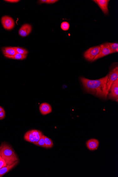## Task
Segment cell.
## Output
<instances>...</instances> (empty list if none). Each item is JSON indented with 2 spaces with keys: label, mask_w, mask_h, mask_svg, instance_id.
I'll return each mask as SVG.
<instances>
[{
  "label": "cell",
  "mask_w": 118,
  "mask_h": 177,
  "mask_svg": "<svg viewBox=\"0 0 118 177\" xmlns=\"http://www.w3.org/2000/svg\"><path fill=\"white\" fill-rule=\"evenodd\" d=\"M108 75L99 79L92 80L81 77L80 80L84 89L90 93L99 97L106 99L109 93L106 89Z\"/></svg>",
  "instance_id": "6da1fadb"
},
{
  "label": "cell",
  "mask_w": 118,
  "mask_h": 177,
  "mask_svg": "<svg viewBox=\"0 0 118 177\" xmlns=\"http://www.w3.org/2000/svg\"><path fill=\"white\" fill-rule=\"evenodd\" d=\"M0 157L4 160L7 165H12L17 161V156L9 145L3 142L0 146Z\"/></svg>",
  "instance_id": "7a4b0ae2"
},
{
  "label": "cell",
  "mask_w": 118,
  "mask_h": 177,
  "mask_svg": "<svg viewBox=\"0 0 118 177\" xmlns=\"http://www.w3.org/2000/svg\"><path fill=\"white\" fill-rule=\"evenodd\" d=\"M100 49V46L90 48L84 53V57L87 61H93L94 58L99 53Z\"/></svg>",
  "instance_id": "3957f363"
},
{
  "label": "cell",
  "mask_w": 118,
  "mask_h": 177,
  "mask_svg": "<svg viewBox=\"0 0 118 177\" xmlns=\"http://www.w3.org/2000/svg\"><path fill=\"white\" fill-rule=\"evenodd\" d=\"M100 52L93 60V61H96L101 58L106 56L114 53L112 50L108 43H105L101 45Z\"/></svg>",
  "instance_id": "277c9868"
},
{
  "label": "cell",
  "mask_w": 118,
  "mask_h": 177,
  "mask_svg": "<svg viewBox=\"0 0 118 177\" xmlns=\"http://www.w3.org/2000/svg\"><path fill=\"white\" fill-rule=\"evenodd\" d=\"M118 67H115L112 69L108 74L107 81L106 83V89L109 93L110 87L114 81L118 78Z\"/></svg>",
  "instance_id": "5b68a950"
},
{
  "label": "cell",
  "mask_w": 118,
  "mask_h": 177,
  "mask_svg": "<svg viewBox=\"0 0 118 177\" xmlns=\"http://www.w3.org/2000/svg\"><path fill=\"white\" fill-rule=\"evenodd\" d=\"M109 94V99L115 100L118 102V78L112 83Z\"/></svg>",
  "instance_id": "8992f818"
},
{
  "label": "cell",
  "mask_w": 118,
  "mask_h": 177,
  "mask_svg": "<svg viewBox=\"0 0 118 177\" xmlns=\"http://www.w3.org/2000/svg\"><path fill=\"white\" fill-rule=\"evenodd\" d=\"M2 24L4 29L7 30H12L15 26V22L10 17L5 16L1 19Z\"/></svg>",
  "instance_id": "52a82bcc"
},
{
  "label": "cell",
  "mask_w": 118,
  "mask_h": 177,
  "mask_svg": "<svg viewBox=\"0 0 118 177\" xmlns=\"http://www.w3.org/2000/svg\"><path fill=\"white\" fill-rule=\"evenodd\" d=\"M95 3L100 8L102 12L105 15H108L109 14L108 4L109 0H94Z\"/></svg>",
  "instance_id": "ba28073f"
},
{
  "label": "cell",
  "mask_w": 118,
  "mask_h": 177,
  "mask_svg": "<svg viewBox=\"0 0 118 177\" xmlns=\"http://www.w3.org/2000/svg\"><path fill=\"white\" fill-rule=\"evenodd\" d=\"M32 27L29 24H24L22 26L19 30V34L22 37H25L29 35L31 32Z\"/></svg>",
  "instance_id": "9c48e42d"
},
{
  "label": "cell",
  "mask_w": 118,
  "mask_h": 177,
  "mask_svg": "<svg viewBox=\"0 0 118 177\" xmlns=\"http://www.w3.org/2000/svg\"><path fill=\"white\" fill-rule=\"evenodd\" d=\"M39 110L40 113L43 115L48 114L52 111L51 106L49 104L46 103L41 104L39 106Z\"/></svg>",
  "instance_id": "30bf717a"
},
{
  "label": "cell",
  "mask_w": 118,
  "mask_h": 177,
  "mask_svg": "<svg viewBox=\"0 0 118 177\" xmlns=\"http://www.w3.org/2000/svg\"><path fill=\"white\" fill-rule=\"evenodd\" d=\"M86 146L88 149L91 151H94L97 149L99 145V142L97 139H91L86 142Z\"/></svg>",
  "instance_id": "8fae6325"
},
{
  "label": "cell",
  "mask_w": 118,
  "mask_h": 177,
  "mask_svg": "<svg viewBox=\"0 0 118 177\" xmlns=\"http://www.w3.org/2000/svg\"><path fill=\"white\" fill-rule=\"evenodd\" d=\"M19 161L16 162L14 164L12 165H7L6 166L3 167L0 169V177L3 176L5 174L12 169L15 166L18 164Z\"/></svg>",
  "instance_id": "7c38bea8"
},
{
  "label": "cell",
  "mask_w": 118,
  "mask_h": 177,
  "mask_svg": "<svg viewBox=\"0 0 118 177\" xmlns=\"http://www.w3.org/2000/svg\"><path fill=\"white\" fill-rule=\"evenodd\" d=\"M2 51L4 55L12 56L17 53L14 47H5L2 48Z\"/></svg>",
  "instance_id": "4fadbf2b"
},
{
  "label": "cell",
  "mask_w": 118,
  "mask_h": 177,
  "mask_svg": "<svg viewBox=\"0 0 118 177\" xmlns=\"http://www.w3.org/2000/svg\"><path fill=\"white\" fill-rule=\"evenodd\" d=\"M24 138L25 140L28 142L33 143L35 142V137L32 133L31 130L27 131L25 134Z\"/></svg>",
  "instance_id": "5bb4252c"
},
{
  "label": "cell",
  "mask_w": 118,
  "mask_h": 177,
  "mask_svg": "<svg viewBox=\"0 0 118 177\" xmlns=\"http://www.w3.org/2000/svg\"><path fill=\"white\" fill-rule=\"evenodd\" d=\"M5 57L8 58L13 59V60H24L27 57V54H20L16 53L13 56H9L4 55Z\"/></svg>",
  "instance_id": "9a60e30c"
},
{
  "label": "cell",
  "mask_w": 118,
  "mask_h": 177,
  "mask_svg": "<svg viewBox=\"0 0 118 177\" xmlns=\"http://www.w3.org/2000/svg\"><path fill=\"white\" fill-rule=\"evenodd\" d=\"M31 131L35 137V142L33 144H35L41 138L42 136H43V133L41 131L37 130H32Z\"/></svg>",
  "instance_id": "2e32d148"
},
{
  "label": "cell",
  "mask_w": 118,
  "mask_h": 177,
  "mask_svg": "<svg viewBox=\"0 0 118 177\" xmlns=\"http://www.w3.org/2000/svg\"><path fill=\"white\" fill-rule=\"evenodd\" d=\"M45 148H52L53 145V142L51 139L46 136L44 137Z\"/></svg>",
  "instance_id": "e0dca14e"
},
{
  "label": "cell",
  "mask_w": 118,
  "mask_h": 177,
  "mask_svg": "<svg viewBox=\"0 0 118 177\" xmlns=\"http://www.w3.org/2000/svg\"><path fill=\"white\" fill-rule=\"evenodd\" d=\"M16 50L17 53H19L20 54H27L28 53V51L23 48L18 47H14Z\"/></svg>",
  "instance_id": "ac0fdd59"
},
{
  "label": "cell",
  "mask_w": 118,
  "mask_h": 177,
  "mask_svg": "<svg viewBox=\"0 0 118 177\" xmlns=\"http://www.w3.org/2000/svg\"><path fill=\"white\" fill-rule=\"evenodd\" d=\"M61 29L64 31L68 30L70 27V24L68 22L64 21L61 23Z\"/></svg>",
  "instance_id": "d6986e66"
},
{
  "label": "cell",
  "mask_w": 118,
  "mask_h": 177,
  "mask_svg": "<svg viewBox=\"0 0 118 177\" xmlns=\"http://www.w3.org/2000/svg\"><path fill=\"white\" fill-rule=\"evenodd\" d=\"M108 44L114 53L118 52V44L117 43H108Z\"/></svg>",
  "instance_id": "ffe728a7"
},
{
  "label": "cell",
  "mask_w": 118,
  "mask_h": 177,
  "mask_svg": "<svg viewBox=\"0 0 118 177\" xmlns=\"http://www.w3.org/2000/svg\"><path fill=\"white\" fill-rule=\"evenodd\" d=\"M44 137L45 136L43 135L41 138L37 142L35 143V145L45 148V142H44Z\"/></svg>",
  "instance_id": "44dd1931"
},
{
  "label": "cell",
  "mask_w": 118,
  "mask_h": 177,
  "mask_svg": "<svg viewBox=\"0 0 118 177\" xmlns=\"http://www.w3.org/2000/svg\"><path fill=\"white\" fill-rule=\"evenodd\" d=\"M7 164L5 163L4 160L1 157H0V169L3 167H5L7 166Z\"/></svg>",
  "instance_id": "7402d4cb"
},
{
  "label": "cell",
  "mask_w": 118,
  "mask_h": 177,
  "mask_svg": "<svg viewBox=\"0 0 118 177\" xmlns=\"http://www.w3.org/2000/svg\"><path fill=\"white\" fill-rule=\"evenodd\" d=\"M5 116V111L0 112V120L3 119Z\"/></svg>",
  "instance_id": "603a6c76"
},
{
  "label": "cell",
  "mask_w": 118,
  "mask_h": 177,
  "mask_svg": "<svg viewBox=\"0 0 118 177\" xmlns=\"http://www.w3.org/2000/svg\"><path fill=\"white\" fill-rule=\"evenodd\" d=\"M57 1H57V0H46V3L47 4H52L55 3Z\"/></svg>",
  "instance_id": "cb8c5ba5"
},
{
  "label": "cell",
  "mask_w": 118,
  "mask_h": 177,
  "mask_svg": "<svg viewBox=\"0 0 118 177\" xmlns=\"http://www.w3.org/2000/svg\"><path fill=\"white\" fill-rule=\"evenodd\" d=\"M5 1L14 3H17L19 1V0H6V1Z\"/></svg>",
  "instance_id": "d4e9b609"
},
{
  "label": "cell",
  "mask_w": 118,
  "mask_h": 177,
  "mask_svg": "<svg viewBox=\"0 0 118 177\" xmlns=\"http://www.w3.org/2000/svg\"><path fill=\"white\" fill-rule=\"evenodd\" d=\"M46 0H40V1H39V2L40 3V4H42L46 3Z\"/></svg>",
  "instance_id": "484cf974"
},
{
  "label": "cell",
  "mask_w": 118,
  "mask_h": 177,
  "mask_svg": "<svg viewBox=\"0 0 118 177\" xmlns=\"http://www.w3.org/2000/svg\"><path fill=\"white\" fill-rule=\"evenodd\" d=\"M4 109L1 106H0V112L4 111Z\"/></svg>",
  "instance_id": "4316f807"
}]
</instances>
